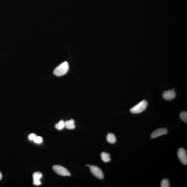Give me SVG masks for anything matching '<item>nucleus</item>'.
Listing matches in <instances>:
<instances>
[{"label":"nucleus","instance_id":"3","mask_svg":"<svg viewBox=\"0 0 187 187\" xmlns=\"http://www.w3.org/2000/svg\"><path fill=\"white\" fill-rule=\"evenodd\" d=\"M53 169L58 175L64 176H70V173L64 167L60 165H55L53 167Z\"/></svg>","mask_w":187,"mask_h":187},{"label":"nucleus","instance_id":"6","mask_svg":"<svg viewBox=\"0 0 187 187\" xmlns=\"http://www.w3.org/2000/svg\"><path fill=\"white\" fill-rule=\"evenodd\" d=\"M167 132L168 131L166 128H160L152 133L151 136V138L154 139L158 137L166 134Z\"/></svg>","mask_w":187,"mask_h":187},{"label":"nucleus","instance_id":"2","mask_svg":"<svg viewBox=\"0 0 187 187\" xmlns=\"http://www.w3.org/2000/svg\"><path fill=\"white\" fill-rule=\"evenodd\" d=\"M147 102L143 100L130 109V111L132 114H140L144 111L147 107Z\"/></svg>","mask_w":187,"mask_h":187},{"label":"nucleus","instance_id":"11","mask_svg":"<svg viewBox=\"0 0 187 187\" xmlns=\"http://www.w3.org/2000/svg\"><path fill=\"white\" fill-rule=\"evenodd\" d=\"M101 158L102 160L105 163L109 162L111 160L110 155L109 154L103 152L101 154Z\"/></svg>","mask_w":187,"mask_h":187},{"label":"nucleus","instance_id":"1","mask_svg":"<svg viewBox=\"0 0 187 187\" xmlns=\"http://www.w3.org/2000/svg\"><path fill=\"white\" fill-rule=\"evenodd\" d=\"M68 62H65L56 67L53 71L54 74L57 76H61L66 74L69 70Z\"/></svg>","mask_w":187,"mask_h":187},{"label":"nucleus","instance_id":"14","mask_svg":"<svg viewBox=\"0 0 187 187\" xmlns=\"http://www.w3.org/2000/svg\"><path fill=\"white\" fill-rule=\"evenodd\" d=\"M161 186L162 187H169V182L168 180L165 179L163 180L161 183Z\"/></svg>","mask_w":187,"mask_h":187},{"label":"nucleus","instance_id":"17","mask_svg":"<svg viewBox=\"0 0 187 187\" xmlns=\"http://www.w3.org/2000/svg\"><path fill=\"white\" fill-rule=\"evenodd\" d=\"M2 174L1 172H0V180H1L2 179Z\"/></svg>","mask_w":187,"mask_h":187},{"label":"nucleus","instance_id":"4","mask_svg":"<svg viewBox=\"0 0 187 187\" xmlns=\"http://www.w3.org/2000/svg\"><path fill=\"white\" fill-rule=\"evenodd\" d=\"M90 169L91 173L96 177L99 179H103L104 177V174L101 169L99 167L94 166H90Z\"/></svg>","mask_w":187,"mask_h":187},{"label":"nucleus","instance_id":"15","mask_svg":"<svg viewBox=\"0 0 187 187\" xmlns=\"http://www.w3.org/2000/svg\"><path fill=\"white\" fill-rule=\"evenodd\" d=\"M34 142L36 143H41L43 141L42 138L41 137H37L34 138L33 140Z\"/></svg>","mask_w":187,"mask_h":187},{"label":"nucleus","instance_id":"16","mask_svg":"<svg viewBox=\"0 0 187 187\" xmlns=\"http://www.w3.org/2000/svg\"><path fill=\"white\" fill-rule=\"evenodd\" d=\"M36 137V136L35 134H32L30 135L29 137V138L30 140H33Z\"/></svg>","mask_w":187,"mask_h":187},{"label":"nucleus","instance_id":"9","mask_svg":"<svg viewBox=\"0 0 187 187\" xmlns=\"http://www.w3.org/2000/svg\"><path fill=\"white\" fill-rule=\"evenodd\" d=\"M65 127L69 130L74 129L75 128V121L73 119L65 122Z\"/></svg>","mask_w":187,"mask_h":187},{"label":"nucleus","instance_id":"7","mask_svg":"<svg viewBox=\"0 0 187 187\" xmlns=\"http://www.w3.org/2000/svg\"><path fill=\"white\" fill-rule=\"evenodd\" d=\"M174 90L173 89V90L165 91L163 94V98L167 100H170L174 98L176 96V93Z\"/></svg>","mask_w":187,"mask_h":187},{"label":"nucleus","instance_id":"8","mask_svg":"<svg viewBox=\"0 0 187 187\" xmlns=\"http://www.w3.org/2000/svg\"><path fill=\"white\" fill-rule=\"evenodd\" d=\"M42 177V173L40 172H36L33 175V184L35 186H39L41 184L40 179Z\"/></svg>","mask_w":187,"mask_h":187},{"label":"nucleus","instance_id":"12","mask_svg":"<svg viewBox=\"0 0 187 187\" xmlns=\"http://www.w3.org/2000/svg\"><path fill=\"white\" fill-rule=\"evenodd\" d=\"M55 128L59 130H62L65 128V122L63 120L60 121L55 125Z\"/></svg>","mask_w":187,"mask_h":187},{"label":"nucleus","instance_id":"5","mask_svg":"<svg viewBox=\"0 0 187 187\" xmlns=\"http://www.w3.org/2000/svg\"><path fill=\"white\" fill-rule=\"evenodd\" d=\"M177 155L180 161L183 164H187V155L186 150L183 148H180L178 150Z\"/></svg>","mask_w":187,"mask_h":187},{"label":"nucleus","instance_id":"10","mask_svg":"<svg viewBox=\"0 0 187 187\" xmlns=\"http://www.w3.org/2000/svg\"><path fill=\"white\" fill-rule=\"evenodd\" d=\"M106 140H107L108 142L114 144L116 142V137L114 134L110 133L107 135L106 137Z\"/></svg>","mask_w":187,"mask_h":187},{"label":"nucleus","instance_id":"13","mask_svg":"<svg viewBox=\"0 0 187 187\" xmlns=\"http://www.w3.org/2000/svg\"><path fill=\"white\" fill-rule=\"evenodd\" d=\"M180 117L182 121L187 122V112L186 111L182 112L180 114Z\"/></svg>","mask_w":187,"mask_h":187}]
</instances>
